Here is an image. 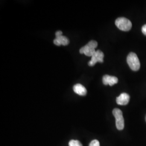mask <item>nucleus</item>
Masks as SVG:
<instances>
[{"label":"nucleus","instance_id":"obj_14","mask_svg":"<svg viewBox=\"0 0 146 146\" xmlns=\"http://www.w3.org/2000/svg\"></svg>","mask_w":146,"mask_h":146},{"label":"nucleus","instance_id":"obj_8","mask_svg":"<svg viewBox=\"0 0 146 146\" xmlns=\"http://www.w3.org/2000/svg\"><path fill=\"white\" fill-rule=\"evenodd\" d=\"M73 90L76 94L81 96H85L87 94V89L83 85L81 84H76L74 86Z\"/></svg>","mask_w":146,"mask_h":146},{"label":"nucleus","instance_id":"obj_11","mask_svg":"<svg viewBox=\"0 0 146 146\" xmlns=\"http://www.w3.org/2000/svg\"><path fill=\"white\" fill-rule=\"evenodd\" d=\"M89 146H100L99 141L97 140H94L90 142Z\"/></svg>","mask_w":146,"mask_h":146},{"label":"nucleus","instance_id":"obj_2","mask_svg":"<svg viewBox=\"0 0 146 146\" xmlns=\"http://www.w3.org/2000/svg\"><path fill=\"white\" fill-rule=\"evenodd\" d=\"M127 62L131 69L137 71L140 68V62L137 55L134 52H130L127 58Z\"/></svg>","mask_w":146,"mask_h":146},{"label":"nucleus","instance_id":"obj_5","mask_svg":"<svg viewBox=\"0 0 146 146\" xmlns=\"http://www.w3.org/2000/svg\"><path fill=\"white\" fill-rule=\"evenodd\" d=\"M104 54L100 50H98L92 56L91 60L88 62V65L90 67L94 66L97 62L102 63L104 62Z\"/></svg>","mask_w":146,"mask_h":146},{"label":"nucleus","instance_id":"obj_10","mask_svg":"<svg viewBox=\"0 0 146 146\" xmlns=\"http://www.w3.org/2000/svg\"><path fill=\"white\" fill-rule=\"evenodd\" d=\"M69 146H83L82 143L78 140H72L69 142Z\"/></svg>","mask_w":146,"mask_h":146},{"label":"nucleus","instance_id":"obj_3","mask_svg":"<svg viewBox=\"0 0 146 146\" xmlns=\"http://www.w3.org/2000/svg\"><path fill=\"white\" fill-rule=\"evenodd\" d=\"M115 25L122 31H130L132 27L131 21L125 17H119L115 21Z\"/></svg>","mask_w":146,"mask_h":146},{"label":"nucleus","instance_id":"obj_12","mask_svg":"<svg viewBox=\"0 0 146 146\" xmlns=\"http://www.w3.org/2000/svg\"><path fill=\"white\" fill-rule=\"evenodd\" d=\"M62 35V32L60 31H58L56 32L55 33V36L56 37H58L61 36Z\"/></svg>","mask_w":146,"mask_h":146},{"label":"nucleus","instance_id":"obj_4","mask_svg":"<svg viewBox=\"0 0 146 146\" xmlns=\"http://www.w3.org/2000/svg\"><path fill=\"white\" fill-rule=\"evenodd\" d=\"M113 114L116 119V126L118 130H123L125 127V121L123 114L121 110L115 108L113 110Z\"/></svg>","mask_w":146,"mask_h":146},{"label":"nucleus","instance_id":"obj_7","mask_svg":"<svg viewBox=\"0 0 146 146\" xmlns=\"http://www.w3.org/2000/svg\"><path fill=\"white\" fill-rule=\"evenodd\" d=\"M102 82L104 85L109 84L110 86H112L118 82V78L115 76L105 75L102 78Z\"/></svg>","mask_w":146,"mask_h":146},{"label":"nucleus","instance_id":"obj_9","mask_svg":"<svg viewBox=\"0 0 146 146\" xmlns=\"http://www.w3.org/2000/svg\"><path fill=\"white\" fill-rule=\"evenodd\" d=\"M54 43L58 46H60L61 45L67 46L69 43V40L67 37L62 35L61 36L56 37V38L54 40Z\"/></svg>","mask_w":146,"mask_h":146},{"label":"nucleus","instance_id":"obj_1","mask_svg":"<svg viewBox=\"0 0 146 146\" xmlns=\"http://www.w3.org/2000/svg\"><path fill=\"white\" fill-rule=\"evenodd\" d=\"M98 42L94 40H92L84 47L80 49V52L84 54L87 56H92L96 52L95 48L98 47Z\"/></svg>","mask_w":146,"mask_h":146},{"label":"nucleus","instance_id":"obj_13","mask_svg":"<svg viewBox=\"0 0 146 146\" xmlns=\"http://www.w3.org/2000/svg\"><path fill=\"white\" fill-rule=\"evenodd\" d=\"M142 33L146 36V25L142 27Z\"/></svg>","mask_w":146,"mask_h":146},{"label":"nucleus","instance_id":"obj_6","mask_svg":"<svg viewBox=\"0 0 146 146\" xmlns=\"http://www.w3.org/2000/svg\"><path fill=\"white\" fill-rule=\"evenodd\" d=\"M130 100L129 95L125 93H123L120 94V95L116 98V103L117 104L125 106L129 103Z\"/></svg>","mask_w":146,"mask_h":146}]
</instances>
